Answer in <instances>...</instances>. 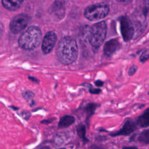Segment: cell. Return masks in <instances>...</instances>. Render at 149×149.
Segmentation results:
<instances>
[{
    "label": "cell",
    "instance_id": "cell-13",
    "mask_svg": "<svg viewBox=\"0 0 149 149\" xmlns=\"http://www.w3.org/2000/svg\"><path fill=\"white\" fill-rule=\"evenodd\" d=\"M98 107V105L94 103H89L87 104L83 108V110L86 113V122L88 123V120L90 118L94 113L97 108Z\"/></svg>",
    "mask_w": 149,
    "mask_h": 149
},
{
    "label": "cell",
    "instance_id": "cell-9",
    "mask_svg": "<svg viewBox=\"0 0 149 149\" xmlns=\"http://www.w3.org/2000/svg\"><path fill=\"white\" fill-rule=\"evenodd\" d=\"M119 48V43L116 40L109 41L104 46V54L108 56H112Z\"/></svg>",
    "mask_w": 149,
    "mask_h": 149
},
{
    "label": "cell",
    "instance_id": "cell-14",
    "mask_svg": "<svg viewBox=\"0 0 149 149\" xmlns=\"http://www.w3.org/2000/svg\"><path fill=\"white\" fill-rule=\"evenodd\" d=\"M52 11L54 15L60 18H62L64 16L65 13V8L61 2L57 1L55 2L52 7Z\"/></svg>",
    "mask_w": 149,
    "mask_h": 149
},
{
    "label": "cell",
    "instance_id": "cell-20",
    "mask_svg": "<svg viewBox=\"0 0 149 149\" xmlns=\"http://www.w3.org/2000/svg\"><path fill=\"white\" fill-rule=\"evenodd\" d=\"M18 115H19L22 118H23L25 120H28L30 118V117L31 116V113L27 111H22Z\"/></svg>",
    "mask_w": 149,
    "mask_h": 149
},
{
    "label": "cell",
    "instance_id": "cell-15",
    "mask_svg": "<svg viewBox=\"0 0 149 149\" xmlns=\"http://www.w3.org/2000/svg\"><path fill=\"white\" fill-rule=\"evenodd\" d=\"M76 131L77 134L79 137L81 139L84 141H88V139L86 137V126L84 124H79L76 126Z\"/></svg>",
    "mask_w": 149,
    "mask_h": 149
},
{
    "label": "cell",
    "instance_id": "cell-8",
    "mask_svg": "<svg viewBox=\"0 0 149 149\" xmlns=\"http://www.w3.org/2000/svg\"><path fill=\"white\" fill-rule=\"evenodd\" d=\"M137 122L132 120H126L122 127L118 131L111 133L110 136L112 137H115L118 136H127L133 133L137 129Z\"/></svg>",
    "mask_w": 149,
    "mask_h": 149
},
{
    "label": "cell",
    "instance_id": "cell-7",
    "mask_svg": "<svg viewBox=\"0 0 149 149\" xmlns=\"http://www.w3.org/2000/svg\"><path fill=\"white\" fill-rule=\"evenodd\" d=\"M121 31L125 41L130 40L134 33V28L130 20L127 17H122L121 19Z\"/></svg>",
    "mask_w": 149,
    "mask_h": 149
},
{
    "label": "cell",
    "instance_id": "cell-10",
    "mask_svg": "<svg viewBox=\"0 0 149 149\" xmlns=\"http://www.w3.org/2000/svg\"><path fill=\"white\" fill-rule=\"evenodd\" d=\"M23 1V0H2V3L6 9L14 10L21 6Z\"/></svg>",
    "mask_w": 149,
    "mask_h": 149
},
{
    "label": "cell",
    "instance_id": "cell-22",
    "mask_svg": "<svg viewBox=\"0 0 149 149\" xmlns=\"http://www.w3.org/2000/svg\"><path fill=\"white\" fill-rule=\"evenodd\" d=\"M54 119H55L54 118H49V119H44L41 121V123L45 124V125H48L49 123H51L54 120Z\"/></svg>",
    "mask_w": 149,
    "mask_h": 149
},
{
    "label": "cell",
    "instance_id": "cell-30",
    "mask_svg": "<svg viewBox=\"0 0 149 149\" xmlns=\"http://www.w3.org/2000/svg\"><path fill=\"white\" fill-rule=\"evenodd\" d=\"M34 104H35V102L34 101V100H31V104H30V107H32V106H33V105H34Z\"/></svg>",
    "mask_w": 149,
    "mask_h": 149
},
{
    "label": "cell",
    "instance_id": "cell-28",
    "mask_svg": "<svg viewBox=\"0 0 149 149\" xmlns=\"http://www.w3.org/2000/svg\"><path fill=\"white\" fill-rule=\"evenodd\" d=\"M9 108H12L13 110H15V111H17V110H18V109H19V108H18V107H16L13 106V105L10 106V107H9Z\"/></svg>",
    "mask_w": 149,
    "mask_h": 149
},
{
    "label": "cell",
    "instance_id": "cell-2",
    "mask_svg": "<svg viewBox=\"0 0 149 149\" xmlns=\"http://www.w3.org/2000/svg\"><path fill=\"white\" fill-rule=\"evenodd\" d=\"M41 40V31L36 26H30L20 36L19 46L26 50H32L40 45Z\"/></svg>",
    "mask_w": 149,
    "mask_h": 149
},
{
    "label": "cell",
    "instance_id": "cell-18",
    "mask_svg": "<svg viewBox=\"0 0 149 149\" xmlns=\"http://www.w3.org/2000/svg\"><path fill=\"white\" fill-rule=\"evenodd\" d=\"M149 58V49L144 51L140 57V61L141 62H146Z\"/></svg>",
    "mask_w": 149,
    "mask_h": 149
},
{
    "label": "cell",
    "instance_id": "cell-21",
    "mask_svg": "<svg viewBox=\"0 0 149 149\" xmlns=\"http://www.w3.org/2000/svg\"><path fill=\"white\" fill-rule=\"evenodd\" d=\"M137 66L136 65H133L132 66H130V68H129V71H128L129 75L133 76V74H134L137 71Z\"/></svg>",
    "mask_w": 149,
    "mask_h": 149
},
{
    "label": "cell",
    "instance_id": "cell-6",
    "mask_svg": "<svg viewBox=\"0 0 149 149\" xmlns=\"http://www.w3.org/2000/svg\"><path fill=\"white\" fill-rule=\"evenodd\" d=\"M56 40V36L54 31H48L45 35L42 42V51L44 54H48L53 49Z\"/></svg>",
    "mask_w": 149,
    "mask_h": 149
},
{
    "label": "cell",
    "instance_id": "cell-27",
    "mask_svg": "<svg viewBox=\"0 0 149 149\" xmlns=\"http://www.w3.org/2000/svg\"><path fill=\"white\" fill-rule=\"evenodd\" d=\"M144 2L147 8L149 9V0H144Z\"/></svg>",
    "mask_w": 149,
    "mask_h": 149
},
{
    "label": "cell",
    "instance_id": "cell-29",
    "mask_svg": "<svg viewBox=\"0 0 149 149\" xmlns=\"http://www.w3.org/2000/svg\"><path fill=\"white\" fill-rule=\"evenodd\" d=\"M38 149H51V148L48 146H43V147H41L39 148Z\"/></svg>",
    "mask_w": 149,
    "mask_h": 149
},
{
    "label": "cell",
    "instance_id": "cell-3",
    "mask_svg": "<svg viewBox=\"0 0 149 149\" xmlns=\"http://www.w3.org/2000/svg\"><path fill=\"white\" fill-rule=\"evenodd\" d=\"M107 34V24L102 21L94 24L90 29L88 41L95 48H99L103 43Z\"/></svg>",
    "mask_w": 149,
    "mask_h": 149
},
{
    "label": "cell",
    "instance_id": "cell-11",
    "mask_svg": "<svg viewBox=\"0 0 149 149\" xmlns=\"http://www.w3.org/2000/svg\"><path fill=\"white\" fill-rule=\"evenodd\" d=\"M75 122L74 116L72 115H64L61 117L58 124L59 128H66L71 126Z\"/></svg>",
    "mask_w": 149,
    "mask_h": 149
},
{
    "label": "cell",
    "instance_id": "cell-1",
    "mask_svg": "<svg viewBox=\"0 0 149 149\" xmlns=\"http://www.w3.org/2000/svg\"><path fill=\"white\" fill-rule=\"evenodd\" d=\"M56 54L58 61L63 65H68L74 62L78 55L76 40L70 37L62 38L58 44Z\"/></svg>",
    "mask_w": 149,
    "mask_h": 149
},
{
    "label": "cell",
    "instance_id": "cell-4",
    "mask_svg": "<svg viewBox=\"0 0 149 149\" xmlns=\"http://www.w3.org/2000/svg\"><path fill=\"white\" fill-rule=\"evenodd\" d=\"M109 12V7L105 3H97L88 6L84 10V16L91 21L98 20L105 17Z\"/></svg>",
    "mask_w": 149,
    "mask_h": 149
},
{
    "label": "cell",
    "instance_id": "cell-23",
    "mask_svg": "<svg viewBox=\"0 0 149 149\" xmlns=\"http://www.w3.org/2000/svg\"><path fill=\"white\" fill-rule=\"evenodd\" d=\"M28 79H29L30 81H32V82H33V83H36V84H39V83H40V80H39L37 78H36V77H34V76H28Z\"/></svg>",
    "mask_w": 149,
    "mask_h": 149
},
{
    "label": "cell",
    "instance_id": "cell-32",
    "mask_svg": "<svg viewBox=\"0 0 149 149\" xmlns=\"http://www.w3.org/2000/svg\"><path fill=\"white\" fill-rule=\"evenodd\" d=\"M148 95H149V91H148Z\"/></svg>",
    "mask_w": 149,
    "mask_h": 149
},
{
    "label": "cell",
    "instance_id": "cell-5",
    "mask_svg": "<svg viewBox=\"0 0 149 149\" xmlns=\"http://www.w3.org/2000/svg\"><path fill=\"white\" fill-rule=\"evenodd\" d=\"M29 22V17L25 14H20L15 16L11 20L9 28L15 34H17L26 28Z\"/></svg>",
    "mask_w": 149,
    "mask_h": 149
},
{
    "label": "cell",
    "instance_id": "cell-19",
    "mask_svg": "<svg viewBox=\"0 0 149 149\" xmlns=\"http://www.w3.org/2000/svg\"><path fill=\"white\" fill-rule=\"evenodd\" d=\"M88 91H89L90 93H91L92 94H99L100 93H101V90L100 88L93 87L91 84L89 86Z\"/></svg>",
    "mask_w": 149,
    "mask_h": 149
},
{
    "label": "cell",
    "instance_id": "cell-17",
    "mask_svg": "<svg viewBox=\"0 0 149 149\" xmlns=\"http://www.w3.org/2000/svg\"><path fill=\"white\" fill-rule=\"evenodd\" d=\"M22 95L23 98L26 100H32L34 97V94L33 91L30 90H26L23 91Z\"/></svg>",
    "mask_w": 149,
    "mask_h": 149
},
{
    "label": "cell",
    "instance_id": "cell-12",
    "mask_svg": "<svg viewBox=\"0 0 149 149\" xmlns=\"http://www.w3.org/2000/svg\"><path fill=\"white\" fill-rule=\"evenodd\" d=\"M137 124L140 127H147L149 126V108L144 111L137 120Z\"/></svg>",
    "mask_w": 149,
    "mask_h": 149
},
{
    "label": "cell",
    "instance_id": "cell-24",
    "mask_svg": "<svg viewBox=\"0 0 149 149\" xmlns=\"http://www.w3.org/2000/svg\"><path fill=\"white\" fill-rule=\"evenodd\" d=\"M104 84V82L101 80H97L94 81V84L95 85V86H97L98 87L103 86Z\"/></svg>",
    "mask_w": 149,
    "mask_h": 149
},
{
    "label": "cell",
    "instance_id": "cell-25",
    "mask_svg": "<svg viewBox=\"0 0 149 149\" xmlns=\"http://www.w3.org/2000/svg\"><path fill=\"white\" fill-rule=\"evenodd\" d=\"M132 0H118V1H119V2L122 3H124V4H127L129 2H130Z\"/></svg>",
    "mask_w": 149,
    "mask_h": 149
},
{
    "label": "cell",
    "instance_id": "cell-31",
    "mask_svg": "<svg viewBox=\"0 0 149 149\" xmlns=\"http://www.w3.org/2000/svg\"><path fill=\"white\" fill-rule=\"evenodd\" d=\"M57 149H66L65 148H57Z\"/></svg>",
    "mask_w": 149,
    "mask_h": 149
},
{
    "label": "cell",
    "instance_id": "cell-16",
    "mask_svg": "<svg viewBox=\"0 0 149 149\" xmlns=\"http://www.w3.org/2000/svg\"><path fill=\"white\" fill-rule=\"evenodd\" d=\"M137 140L141 143L146 144H149V129L141 132L138 136Z\"/></svg>",
    "mask_w": 149,
    "mask_h": 149
},
{
    "label": "cell",
    "instance_id": "cell-26",
    "mask_svg": "<svg viewBox=\"0 0 149 149\" xmlns=\"http://www.w3.org/2000/svg\"><path fill=\"white\" fill-rule=\"evenodd\" d=\"M122 149H138L137 147H124L122 148Z\"/></svg>",
    "mask_w": 149,
    "mask_h": 149
}]
</instances>
